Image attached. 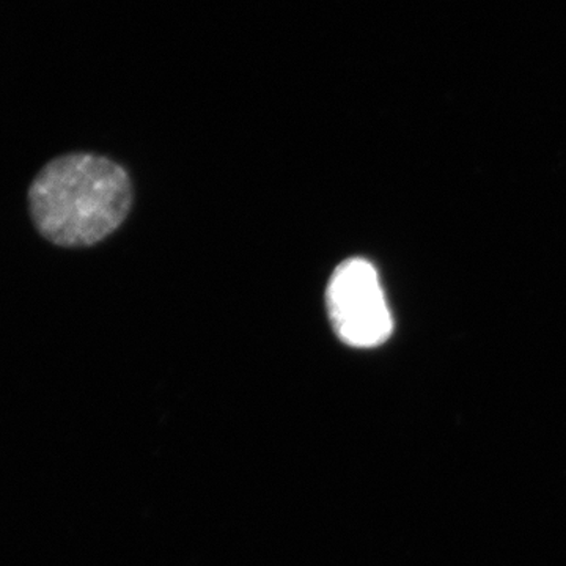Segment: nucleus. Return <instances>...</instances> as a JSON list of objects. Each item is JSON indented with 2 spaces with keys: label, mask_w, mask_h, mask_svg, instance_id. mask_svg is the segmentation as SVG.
<instances>
[{
  "label": "nucleus",
  "mask_w": 566,
  "mask_h": 566,
  "mask_svg": "<svg viewBox=\"0 0 566 566\" xmlns=\"http://www.w3.org/2000/svg\"><path fill=\"white\" fill-rule=\"evenodd\" d=\"M33 226L61 248H88L114 233L133 205V185L117 163L70 153L48 163L28 193Z\"/></svg>",
  "instance_id": "f257e3e1"
},
{
  "label": "nucleus",
  "mask_w": 566,
  "mask_h": 566,
  "mask_svg": "<svg viewBox=\"0 0 566 566\" xmlns=\"http://www.w3.org/2000/svg\"><path fill=\"white\" fill-rule=\"evenodd\" d=\"M326 305L335 334L353 348H376L394 333L385 290L368 260L356 256L335 268L327 283Z\"/></svg>",
  "instance_id": "f03ea898"
}]
</instances>
